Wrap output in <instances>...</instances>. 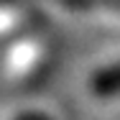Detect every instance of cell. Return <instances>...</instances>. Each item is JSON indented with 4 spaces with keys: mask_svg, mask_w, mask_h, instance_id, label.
Wrapping results in <instances>:
<instances>
[{
    "mask_svg": "<svg viewBox=\"0 0 120 120\" xmlns=\"http://www.w3.org/2000/svg\"><path fill=\"white\" fill-rule=\"evenodd\" d=\"M49 49H51V41H49V33L44 28L26 31L10 46V51L0 59V69L5 74H10V77L28 74V72H33V67H38L46 59Z\"/></svg>",
    "mask_w": 120,
    "mask_h": 120,
    "instance_id": "obj_1",
    "label": "cell"
},
{
    "mask_svg": "<svg viewBox=\"0 0 120 120\" xmlns=\"http://www.w3.org/2000/svg\"><path fill=\"white\" fill-rule=\"evenodd\" d=\"M31 21V0H0V31H21Z\"/></svg>",
    "mask_w": 120,
    "mask_h": 120,
    "instance_id": "obj_2",
    "label": "cell"
},
{
    "mask_svg": "<svg viewBox=\"0 0 120 120\" xmlns=\"http://www.w3.org/2000/svg\"><path fill=\"white\" fill-rule=\"evenodd\" d=\"M90 90L95 97H102V100H110V97L120 95V61L112 64V67H105L92 77L90 82Z\"/></svg>",
    "mask_w": 120,
    "mask_h": 120,
    "instance_id": "obj_3",
    "label": "cell"
},
{
    "mask_svg": "<svg viewBox=\"0 0 120 120\" xmlns=\"http://www.w3.org/2000/svg\"><path fill=\"white\" fill-rule=\"evenodd\" d=\"M59 3H64L67 8H74V10H100V8L120 10V0H59Z\"/></svg>",
    "mask_w": 120,
    "mask_h": 120,
    "instance_id": "obj_4",
    "label": "cell"
},
{
    "mask_svg": "<svg viewBox=\"0 0 120 120\" xmlns=\"http://www.w3.org/2000/svg\"><path fill=\"white\" fill-rule=\"evenodd\" d=\"M18 120H49V118L38 115V112H23V115H18Z\"/></svg>",
    "mask_w": 120,
    "mask_h": 120,
    "instance_id": "obj_5",
    "label": "cell"
}]
</instances>
